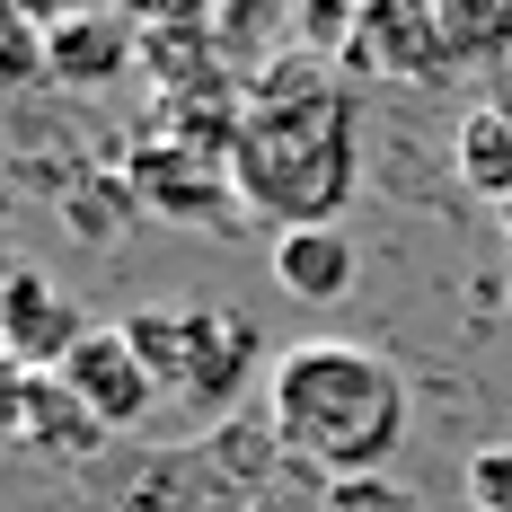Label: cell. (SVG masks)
<instances>
[{"label": "cell", "instance_id": "cell-1", "mask_svg": "<svg viewBox=\"0 0 512 512\" xmlns=\"http://www.w3.org/2000/svg\"><path fill=\"white\" fill-rule=\"evenodd\" d=\"M354 177H362L354 89H336V71L318 53L265 62L248 80V133L230 151L239 204L283 230H336V212L354 204Z\"/></svg>", "mask_w": 512, "mask_h": 512}, {"label": "cell", "instance_id": "cell-2", "mask_svg": "<svg viewBox=\"0 0 512 512\" xmlns=\"http://www.w3.org/2000/svg\"><path fill=\"white\" fill-rule=\"evenodd\" d=\"M265 415H274L283 451L301 468H318V477H371L407 442V380L371 345L309 336V345H283Z\"/></svg>", "mask_w": 512, "mask_h": 512}, {"label": "cell", "instance_id": "cell-3", "mask_svg": "<svg viewBox=\"0 0 512 512\" xmlns=\"http://www.w3.org/2000/svg\"><path fill=\"white\" fill-rule=\"evenodd\" d=\"M124 195L159 221H195V230H230V212H239V186H230V168L204 151H186V142H159L142 133L133 151H124Z\"/></svg>", "mask_w": 512, "mask_h": 512}, {"label": "cell", "instance_id": "cell-4", "mask_svg": "<svg viewBox=\"0 0 512 512\" xmlns=\"http://www.w3.org/2000/svg\"><path fill=\"white\" fill-rule=\"evenodd\" d=\"M256 318L239 309H186V380H177V407L230 424L239 415V389L256 380Z\"/></svg>", "mask_w": 512, "mask_h": 512}, {"label": "cell", "instance_id": "cell-5", "mask_svg": "<svg viewBox=\"0 0 512 512\" xmlns=\"http://www.w3.org/2000/svg\"><path fill=\"white\" fill-rule=\"evenodd\" d=\"M0 336H9L18 371H62V362L80 354L89 318L45 283V265H0Z\"/></svg>", "mask_w": 512, "mask_h": 512}, {"label": "cell", "instance_id": "cell-6", "mask_svg": "<svg viewBox=\"0 0 512 512\" xmlns=\"http://www.w3.org/2000/svg\"><path fill=\"white\" fill-rule=\"evenodd\" d=\"M354 71H380V80H415V89H433V80H451V45H442V9H424V0H371L362 9V36L345 53Z\"/></svg>", "mask_w": 512, "mask_h": 512}, {"label": "cell", "instance_id": "cell-7", "mask_svg": "<svg viewBox=\"0 0 512 512\" xmlns=\"http://www.w3.org/2000/svg\"><path fill=\"white\" fill-rule=\"evenodd\" d=\"M62 380L80 389V407L98 415L106 433H133V424L151 415V398H159V380H151V362L133 354L124 318H115V327H89V336H80V354L62 362Z\"/></svg>", "mask_w": 512, "mask_h": 512}, {"label": "cell", "instance_id": "cell-8", "mask_svg": "<svg viewBox=\"0 0 512 512\" xmlns=\"http://www.w3.org/2000/svg\"><path fill=\"white\" fill-rule=\"evenodd\" d=\"M124 62H142V18H115V9H62V18H45V80L106 89Z\"/></svg>", "mask_w": 512, "mask_h": 512}, {"label": "cell", "instance_id": "cell-9", "mask_svg": "<svg viewBox=\"0 0 512 512\" xmlns=\"http://www.w3.org/2000/svg\"><path fill=\"white\" fill-rule=\"evenodd\" d=\"M106 442H115V433L80 407V389H71L62 371H36V389H27V451H45V460L80 468V460H98Z\"/></svg>", "mask_w": 512, "mask_h": 512}, {"label": "cell", "instance_id": "cell-10", "mask_svg": "<svg viewBox=\"0 0 512 512\" xmlns=\"http://www.w3.org/2000/svg\"><path fill=\"white\" fill-rule=\"evenodd\" d=\"M133 512H248V495L212 468V451H177L133 477Z\"/></svg>", "mask_w": 512, "mask_h": 512}, {"label": "cell", "instance_id": "cell-11", "mask_svg": "<svg viewBox=\"0 0 512 512\" xmlns=\"http://www.w3.org/2000/svg\"><path fill=\"white\" fill-rule=\"evenodd\" d=\"M274 283L292 301H345L354 292V239L345 230H274Z\"/></svg>", "mask_w": 512, "mask_h": 512}, {"label": "cell", "instance_id": "cell-12", "mask_svg": "<svg viewBox=\"0 0 512 512\" xmlns=\"http://www.w3.org/2000/svg\"><path fill=\"white\" fill-rule=\"evenodd\" d=\"M451 168H460L468 195L512 204V106H468L460 133H451Z\"/></svg>", "mask_w": 512, "mask_h": 512}, {"label": "cell", "instance_id": "cell-13", "mask_svg": "<svg viewBox=\"0 0 512 512\" xmlns=\"http://www.w3.org/2000/svg\"><path fill=\"white\" fill-rule=\"evenodd\" d=\"M124 336H133V354L151 362V380L177 398V380H186V309H133Z\"/></svg>", "mask_w": 512, "mask_h": 512}, {"label": "cell", "instance_id": "cell-14", "mask_svg": "<svg viewBox=\"0 0 512 512\" xmlns=\"http://www.w3.org/2000/svg\"><path fill=\"white\" fill-rule=\"evenodd\" d=\"M442 45H451V71H460V62H495V53H512V9L442 0Z\"/></svg>", "mask_w": 512, "mask_h": 512}, {"label": "cell", "instance_id": "cell-15", "mask_svg": "<svg viewBox=\"0 0 512 512\" xmlns=\"http://www.w3.org/2000/svg\"><path fill=\"white\" fill-rule=\"evenodd\" d=\"M318 495H327V512H415V486L389 477V468H371V477H318Z\"/></svg>", "mask_w": 512, "mask_h": 512}, {"label": "cell", "instance_id": "cell-16", "mask_svg": "<svg viewBox=\"0 0 512 512\" xmlns=\"http://www.w3.org/2000/svg\"><path fill=\"white\" fill-rule=\"evenodd\" d=\"M460 486H468V512H512V442H486L460 460Z\"/></svg>", "mask_w": 512, "mask_h": 512}, {"label": "cell", "instance_id": "cell-17", "mask_svg": "<svg viewBox=\"0 0 512 512\" xmlns=\"http://www.w3.org/2000/svg\"><path fill=\"white\" fill-rule=\"evenodd\" d=\"M248 512H327V495H318V486H301V460H292L274 486H256V495H248Z\"/></svg>", "mask_w": 512, "mask_h": 512}, {"label": "cell", "instance_id": "cell-18", "mask_svg": "<svg viewBox=\"0 0 512 512\" xmlns=\"http://www.w3.org/2000/svg\"><path fill=\"white\" fill-rule=\"evenodd\" d=\"M27 389H36V371L0 362V442H27Z\"/></svg>", "mask_w": 512, "mask_h": 512}, {"label": "cell", "instance_id": "cell-19", "mask_svg": "<svg viewBox=\"0 0 512 512\" xmlns=\"http://www.w3.org/2000/svg\"><path fill=\"white\" fill-rule=\"evenodd\" d=\"M71 230H80L89 248H98L106 230H115V221H106V186H89V195H71Z\"/></svg>", "mask_w": 512, "mask_h": 512}]
</instances>
